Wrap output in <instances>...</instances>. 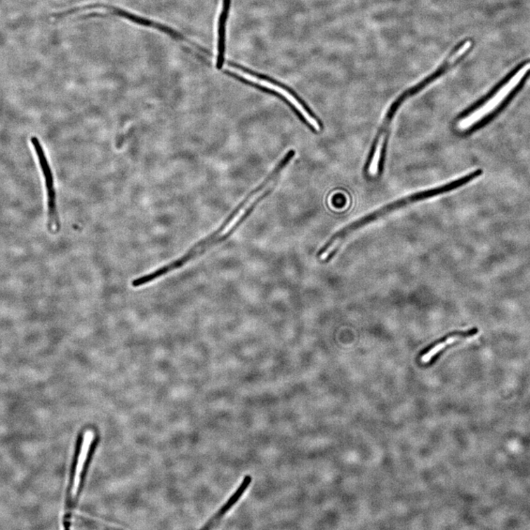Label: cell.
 Masks as SVG:
<instances>
[{"label": "cell", "mask_w": 530, "mask_h": 530, "mask_svg": "<svg viewBox=\"0 0 530 530\" xmlns=\"http://www.w3.org/2000/svg\"><path fill=\"white\" fill-rule=\"evenodd\" d=\"M99 443V435L93 428H86L78 435L66 491L63 526L72 528L74 512L84 490L88 469Z\"/></svg>", "instance_id": "obj_1"}, {"label": "cell", "mask_w": 530, "mask_h": 530, "mask_svg": "<svg viewBox=\"0 0 530 530\" xmlns=\"http://www.w3.org/2000/svg\"><path fill=\"white\" fill-rule=\"evenodd\" d=\"M482 174L483 171L482 170H477L472 173L463 176L461 178L452 180L451 181V183L444 185L439 186L437 187L425 191H421L413 194L410 196L404 197V198L392 202L384 207H382L381 208L373 212V213L363 217L361 219L352 223L351 225L345 227L344 229L336 233V235L340 239H344L347 235H350L358 229L362 228V227L365 226L369 223H372L378 220V218H380L390 213V212H392V211H396L409 204L431 199L433 198V197L441 195L446 192H449L452 190H457L458 188L461 187L468 184L469 183H471V181L480 177Z\"/></svg>", "instance_id": "obj_2"}, {"label": "cell", "mask_w": 530, "mask_h": 530, "mask_svg": "<svg viewBox=\"0 0 530 530\" xmlns=\"http://www.w3.org/2000/svg\"><path fill=\"white\" fill-rule=\"evenodd\" d=\"M231 73L237 75V77L249 81L250 83L260 86L263 88L272 91V92L277 93L284 97L287 101L290 102L294 108L302 115L303 117L307 121V122L317 131H321V126L319 123L309 113L298 100L295 98L289 91L286 90L283 87L272 83L266 79H262L254 77V75L250 73L241 71V70H231Z\"/></svg>", "instance_id": "obj_4"}, {"label": "cell", "mask_w": 530, "mask_h": 530, "mask_svg": "<svg viewBox=\"0 0 530 530\" xmlns=\"http://www.w3.org/2000/svg\"><path fill=\"white\" fill-rule=\"evenodd\" d=\"M479 329L472 328L466 331H456L449 333L443 338L438 340L423 350L420 360L423 364L430 362L435 356L442 352L447 345H450L460 340L472 338L478 334Z\"/></svg>", "instance_id": "obj_5"}, {"label": "cell", "mask_w": 530, "mask_h": 530, "mask_svg": "<svg viewBox=\"0 0 530 530\" xmlns=\"http://www.w3.org/2000/svg\"><path fill=\"white\" fill-rule=\"evenodd\" d=\"M32 143L36 150L39 162L44 178L46 187L48 208V228L52 233H57L60 230V222L57 211L56 194L54 185V178L49 161L45 155L42 145L39 140L33 136Z\"/></svg>", "instance_id": "obj_3"}, {"label": "cell", "mask_w": 530, "mask_h": 530, "mask_svg": "<svg viewBox=\"0 0 530 530\" xmlns=\"http://www.w3.org/2000/svg\"><path fill=\"white\" fill-rule=\"evenodd\" d=\"M529 77L530 67L523 73L519 82L510 91L508 95L497 105V107L491 111V113L483 116L476 124L469 128L467 132L472 133L487 126L496 117L501 114L508 107L513 99L521 92Z\"/></svg>", "instance_id": "obj_6"}, {"label": "cell", "mask_w": 530, "mask_h": 530, "mask_svg": "<svg viewBox=\"0 0 530 530\" xmlns=\"http://www.w3.org/2000/svg\"><path fill=\"white\" fill-rule=\"evenodd\" d=\"M251 482V476L246 475L237 491L232 495L228 501H227L226 503L215 514V516L212 517L205 524L202 529H211L218 524L225 515L228 512L238 503L241 496H244L250 486Z\"/></svg>", "instance_id": "obj_7"}]
</instances>
